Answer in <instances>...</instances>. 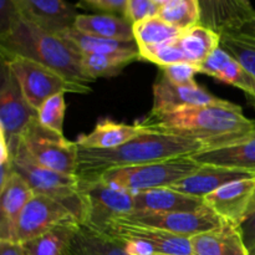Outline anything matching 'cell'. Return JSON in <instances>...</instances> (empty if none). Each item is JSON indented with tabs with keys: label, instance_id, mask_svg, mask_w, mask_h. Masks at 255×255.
I'll return each instance as SVG.
<instances>
[{
	"label": "cell",
	"instance_id": "obj_1",
	"mask_svg": "<svg viewBox=\"0 0 255 255\" xmlns=\"http://www.w3.org/2000/svg\"><path fill=\"white\" fill-rule=\"evenodd\" d=\"M138 124L148 131L198 141L204 148L226 146L255 132V120L248 119L242 107L231 101L186 107L168 114L149 112Z\"/></svg>",
	"mask_w": 255,
	"mask_h": 255
},
{
	"label": "cell",
	"instance_id": "obj_2",
	"mask_svg": "<svg viewBox=\"0 0 255 255\" xmlns=\"http://www.w3.org/2000/svg\"><path fill=\"white\" fill-rule=\"evenodd\" d=\"M203 148V144L194 139L148 131L117 148L79 147L76 176L82 181H96L102 173L111 169L189 157Z\"/></svg>",
	"mask_w": 255,
	"mask_h": 255
},
{
	"label": "cell",
	"instance_id": "obj_3",
	"mask_svg": "<svg viewBox=\"0 0 255 255\" xmlns=\"http://www.w3.org/2000/svg\"><path fill=\"white\" fill-rule=\"evenodd\" d=\"M0 51L1 57L20 56L39 62L75 84L94 82L84 71L81 55L60 35L45 31L22 16L9 34L0 37Z\"/></svg>",
	"mask_w": 255,
	"mask_h": 255
},
{
	"label": "cell",
	"instance_id": "obj_4",
	"mask_svg": "<svg viewBox=\"0 0 255 255\" xmlns=\"http://www.w3.org/2000/svg\"><path fill=\"white\" fill-rule=\"evenodd\" d=\"M201 167L202 164L197 163L191 156L177 157L141 166L111 169L102 173L97 179L115 188L136 193L171 187L176 182L196 173Z\"/></svg>",
	"mask_w": 255,
	"mask_h": 255
},
{
	"label": "cell",
	"instance_id": "obj_5",
	"mask_svg": "<svg viewBox=\"0 0 255 255\" xmlns=\"http://www.w3.org/2000/svg\"><path fill=\"white\" fill-rule=\"evenodd\" d=\"M12 167L14 172L29 183L35 194H42L59 201L82 223L85 207L80 194L77 176H69L42 167L30 156L21 142L12 156Z\"/></svg>",
	"mask_w": 255,
	"mask_h": 255
},
{
	"label": "cell",
	"instance_id": "obj_6",
	"mask_svg": "<svg viewBox=\"0 0 255 255\" xmlns=\"http://www.w3.org/2000/svg\"><path fill=\"white\" fill-rule=\"evenodd\" d=\"M19 82L20 89L30 106L36 111L50 97L57 94H89L90 85H80L69 81L54 70L36 61L20 56L1 57Z\"/></svg>",
	"mask_w": 255,
	"mask_h": 255
},
{
	"label": "cell",
	"instance_id": "obj_7",
	"mask_svg": "<svg viewBox=\"0 0 255 255\" xmlns=\"http://www.w3.org/2000/svg\"><path fill=\"white\" fill-rule=\"evenodd\" d=\"M30 156L45 168L76 176L79 163V146L64 134L41 126L39 120L30 124L20 138Z\"/></svg>",
	"mask_w": 255,
	"mask_h": 255
},
{
	"label": "cell",
	"instance_id": "obj_8",
	"mask_svg": "<svg viewBox=\"0 0 255 255\" xmlns=\"http://www.w3.org/2000/svg\"><path fill=\"white\" fill-rule=\"evenodd\" d=\"M79 186L85 207V217L81 224L104 232L112 219L127 216L134 211L133 193L131 192L115 188L101 179H79Z\"/></svg>",
	"mask_w": 255,
	"mask_h": 255
},
{
	"label": "cell",
	"instance_id": "obj_9",
	"mask_svg": "<svg viewBox=\"0 0 255 255\" xmlns=\"http://www.w3.org/2000/svg\"><path fill=\"white\" fill-rule=\"evenodd\" d=\"M37 111L25 99L19 82L4 61L0 74V136L6 141L11 157L20 144V138Z\"/></svg>",
	"mask_w": 255,
	"mask_h": 255
},
{
	"label": "cell",
	"instance_id": "obj_10",
	"mask_svg": "<svg viewBox=\"0 0 255 255\" xmlns=\"http://www.w3.org/2000/svg\"><path fill=\"white\" fill-rule=\"evenodd\" d=\"M122 218L186 238L217 228L224 221L208 206H204L196 212L134 211Z\"/></svg>",
	"mask_w": 255,
	"mask_h": 255
},
{
	"label": "cell",
	"instance_id": "obj_11",
	"mask_svg": "<svg viewBox=\"0 0 255 255\" xmlns=\"http://www.w3.org/2000/svg\"><path fill=\"white\" fill-rule=\"evenodd\" d=\"M67 222L79 221L72 212L59 201L42 194H35L26 204L17 222L15 243L21 244L36 238Z\"/></svg>",
	"mask_w": 255,
	"mask_h": 255
},
{
	"label": "cell",
	"instance_id": "obj_12",
	"mask_svg": "<svg viewBox=\"0 0 255 255\" xmlns=\"http://www.w3.org/2000/svg\"><path fill=\"white\" fill-rule=\"evenodd\" d=\"M104 232L119 241L142 242L151 247L154 254L192 255L189 238L176 236L154 227L136 223L122 217L112 219Z\"/></svg>",
	"mask_w": 255,
	"mask_h": 255
},
{
	"label": "cell",
	"instance_id": "obj_13",
	"mask_svg": "<svg viewBox=\"0 0 255 255\" xmlns=\"http://www.w3.org/2000/svg\"><path fill=\"white\" fill-rule=\"evenodd\" d=\"M199 24L219 35L243 31L255 21L251 0H197Z\"/></svg>",
	"mask_w": 255,
	"mask_h": 255
},
{
	"label": "cell",
	"instance_id": "obj_14",
	"mask_svg": "<svg viewBox=\"0 0 255 255\" xmlns=\"http://www.w3.org/2000/svg\"><path fill=\"white\" fill-rule=\"evenodd\" d=\"M229 101L214 96L199 85L179 86L159 74L153 85L151 114H168L177 110L208 105H226Z\"/></svg>",
	"mask_w": 255,
	"mask_h": 255
},
{
	"label": "cell",
	"instance_id": "obj_15",
	"mask_svg": "<svg viewBox=\"0 0 255 255\" xmlns=\"http://www.w3.org/2000/svg\"><path fill=\"white\" fill-rule=\"evenodd\" d=\"M20 14L27 21L51 34L60 35L74 27L76 7L66 0H15Z\"/></svg>",
	"mask_w": 255,
	"mask_h": 255
},
{
	"label": "cell",
	"instance_id": "obj_16",
	"mask_svg": "<svg viewBox=\"0 0 255 255\" xmlns=\"http://www.w3.org/2000/svg\"><path fill=\"white\" fill-rule=\"evenodd\" d=\"M255 196V176L231 182L204 197V203L222 219L239 224Z\"/></svg>",
	"mask_w": 255,
	"mask_h": 255
},
{
	"label": "cell",
	"instance_id": "obj_17",
	"mask_svg": "<svg viewBox=\"0 0 255 255\" xmlns=\"http://www.w3.org/2000/svg\"><path fill=\"white\" fill-rule=\"evenodd\" d=\"M202 166H216L255 176V132L226 146L204 148L192 154Z\"/></svg>",
	"mask_w": 255,
	"mask_h": 255
},
{
	"label": "cell",
	"instance_id": "obj_18",
	"mask_svg": "<svg viewBox=\"0 0 255 255\" xmlns=\"http://www.w3.org/2000/svg\"><path fill=\"white\" fill-rule=\"evenodd\" d=\"M34 196L29 183L16 172L0 187V241L15 243L17 222Z\"/></svg>",
	"mask_w": 255,
	"mask_h": 255
},
{
	"label": "cell",
	"instance_id": "obj_19",
	"mask_svg": "<svg viewBox=\"0 0 255 255\" xmlns=\"http://www.w3.org/2000/svg\"><path fill=\"white\" fill-rule=\"evenodd\" d=\"M189 241L192 255H248L239 226L228 221Z\"/></svg>",
	"mask_w": 255,
	"mask_h": 255
},
{
	"label": "cell",
	"instance_id": "obj_20",
	"mask_svg": "<svg viewBox=\"0 0 255 255\" xmlns=\"http://www.w3.org/2000/svg\"><path fill=\"white\" fill-rule=\"evenodd\" d=\"M199 70L201 74L242 90L255 104V76L222 47H218L206 61L202 62Z\"/></svg>",
	"mask_w": 255,
	"mask_h": 255
},
{
	"label": "cell",
	"instance_id": "obj_21",
	"mask_svg": "<svg viewBox=\"0 0 255 255\" xmlns=\"http://www.w3.org/2000/svg\"><path fill=\"white\" fill-rule=\"evenodd\" d=\"M133 201L134 211L196 212L206 206L203 198L181 193L169 187L136 192Z\"/></svg>",
	"mask_w": 255,
	"mask_h": 255
},
{
	"label": "cell",
	"instance_id": "obj_22",
	"mask_svg": "<svg viewBox=\"0 0 255 255\" xmlns=\"http://www.w3.org/2000/svg\"><path fill=\"white\" fill-rule=\"evenodd\" d=\"M248 177L253 176L244 173V172L223 168V167L202 166L196 173L176 182L169 188L181 192V193L188 194V196L204 198L209 193L217 191L218 188L231 183V182L238 181L242 178H248Z\"/></svg>",
	"mask_w": 255,
	"mask_h": 255
},
{
	"label": "cell",
	"instance_id": "obj_23",
	"mask_svg": "<svg viewBox=\"0 0 255 255\" xmlns=\"http://www.w3.org/2000/svg\"><path fill=\"white\" fill-rule=\"evenodd\" d=\"M146 132H148V129L141 126L138 122L134 125H126L105 119L97 122L90 133L79 136L76 143L82 148L112 149L127 143L134 137Z\"/></svg>",
	"mask_w": 255,
	"mask_h": 255
},
{
	"label": "cell",
	"instance_id": "obj_24",
	"mask_svg": "<svg viewBox=\"0 0 255 255\" xmlns=\"http://www.w3.org/2000/svg\"><path fill=\"white\" fill-rule=\"evenodd\" d=\"M74 27L85 34L119 41H133V24L114 14H79Z\"/></svg>",
	"mask_w": 255,
	"mask_h": 255
},
{
	"label": "cell",
	"instance_id": "obj_25",
	"mask_svg": "<svg viewBox=\"0 0 255 255\" xmlns=\"http://www.w3.org/2000/svg\"><path fill=\"white\" fill-rule=\"evenodd\" d=\"M60 36L80 55H139L138 45L133 41H119V40L104 39L95 35L85 34L75 27L66 30Z\"/></svg>",
	"mask_w": 255,
	"mask_h": 255
},
{
	"label": "cell",
	"instance_id": "obj_26",
	"mask_svg": "<svg viewBox=\"0 0 255 255\" xmlns=\"http://www.w3.org/2000/svg\"><path fill=\"white\" fill-rule=\"evenodd\" d=\"M67 255H129L122 243L105 232L79 224Z\"/></svg>",
	"mask_w": 255,
	"mask_h": 255
},
{
	"label": "cell",
	"instance_id": "obj_27",
	"mask_svg": "<svg viewBox=\"0 0 255 255\" xmlns=\"http://www.w3.org/2000/svg\"><path fill=\"white\" fill-rule=\"evenodd\" d=\"M79 222L60 224L42 236L20 244L24 255H67Z\"/></svg>",
	"mask_w": 255,
	"mask_h": 255
},
{
	"label": "cell",
	"instance_id": "obj_28",
	"mask_svg": "<svg viewBox=\"0 0 255 255\" xmlns=\"http://www.w3.org/2000/svg\"><path fill=\"white\" fill-rule=\"evenodd\" d=\"M182 49L192 64L201 65L218 47H221V35L203 25L198 24L182 31L178 36Z\"/></svg>",
	"mask_w": 255,
	"mask_h": 255
},
{
	"label": "cell",
	"instance_id": "obj_29",
	"mask_svg": "<svg viewBox=\"0 0 255 255\" xmlns=\"http://www.w3.org/2000/svg\"><path fill=\"white\" fill-rule=\"evenodd\" d=\"M139 59V55H81V64L87 76L96 81L100 77L117 76L127 65Z\"/></svg>",
	"mask_w": 255,
	"mask_h": 255
},
{
	"label": "cell",
	"instance_id": "obj_30",
	"mask_svg": "<svg viewBox=\"0 0 255 255\" xmlns=\"http://www.w3.org/2000/svg\"><path fill=\"white\" fill-rule=\"evenodd\" d=\"M221 47L255 76V34L251 31L221 35Z\"/></svg>",
	"mask_w": 255,
	"mask_h": 255
},
{
	"label": "cell",
	"instance_id": "obj_31",
	"mask_svg": "<svg viewBox=\"0 0 255 255\" xmlns=\"http://www.w3.org/2000/svg\"><path fill=\"white\" fill-rule=\"evenodd\" d=\"M182 31L163 19L156 16L139 20L133 24V35L137 45H158L177 39Z\"/></svg>",
	"mask_w": 255,
	"mask_h": 255
},
{
	"label": "cell",
	"instance_id": "obj_32",
	"mask_svg": "<svg viewBox=\"0 0 255 255\" xmlns=\"http://www.w3.org/2000/svg\"><path fill=\"white\" fill-rule=\"evenodd\" d=\"M157 15L184 31L199 24V5L197 0H171L159 7Z\"/></svg>",
	"mask_w": 255,
	"mask_h": 255
},
{
	"label": "cell",
	"instance_id": "obj_33",
	"mask_svg": "<svg viewBox=\"0 0 255 255\" xmlns=\"http://www.w3.org/2000/svg\"><path fill=\"white\" fill-rule=\"evenodd\" d=\"M138 52L139 59L153 62L159 67L179 62H191L179 44L178 37L158 45H142L138 46Z\"/></svg>",
	"mask_w": 255,
	"mask_h": 255
},
{
	"label": "cell",
	"instance_id": "obj_34",
	"mask_svg": "<svg viewBox=\"0 0 255 255\" xmlns=\"http://www.w3.org/2000/svg\"><path fill=\"white\" fill-rule=\"evenodd\" d=\"M66 112L65 94H57L47 99L37 111V120L40 125L56 133L64 134V120Z\"/></svg>",
	"mask_w": 255,
	"mask_h": 255
},
{
	"label": "cell",
	"instance_id": "obj_35",
	"mask_svg": "<svg viewBox=\"0 0 255 255\" xmlns=\"http://www.w3.org/2000/svg\"><path fill=\"white\" fill-rule=\"evenodd\" d=\"M161 74L173 84L179 86H196L198 85L194 80L197 74H201L199 65L191 62H179V64L169 65L161 67Z\"/></svg>",
	"mask_w": 255,
	"mask_h": 255
},
{
	"label": "cell",
	"instance_id": "obj_36",
	"mask_svg": "<svg viewBox=\"0 0 255 255\" xmlns=\"http://www.w3.org/2000/svg\"><path fill=\"white\" fill-rule=\"evenodd\" d=\"M159 7L153 0H127V19L134 24L139 20L156 16Z\"/></svg>",
	"mask_w": 255,
	"mask_h": 255
},
{
	"label": "cell",
	"instance_id": "obj_37",
	"mask_svg": "<svg viewBox=\"0 0 255 255\" xmlns=\"http://www.w3.org/2000/svg\"><path fill=\"white\" fill-rule=\"evenodd\" d=\"M21 14L15 0H0V37L9 34Z\"/></svg>",
	"mask_w": 255,
	"mask_h": 255
},
{
	"label": "cell",
	"instance_id": "obj_38",
	"mask_svg": "<svg viewBox=\"0 0 255 255\" xmlns=\"http://www.w3.org/2000/svg\"><path fill=\"white\" fill-rule=\"evenodd\" d=\"M239 229L242 232V237H243L244 244L248 251V255H255V196L246 217L239 224Z\"/></svg>",
	"mask_w": 255,
	"mask_h": 255
},
{
	"label": "cell",
	"instance_id": "obj_39",
	"mask_svg": "<svg viewBox=\"0 0 255 255\" xmlns=\"http://www.w3.org/2000/svg\"><path fill=\"white\" fill-rule=\"evenodd\" d=\"M94 9L105 14H114L127 19V0H81Z\"/></svg>",
	"mask_w": 255,
	"mask_h": 255
},
{
	"label": "cell",
	"instance_id": "obj_40",
	"mask_svg": "<svg viewBox=\"0 0 255 255\" xmlns=\"http://www.w3.org/2000/svg\"><path fill=\"white\" fill-rule=\"evenodd\" d=\"M0 255H24L20 244L0 241Z\"/></svg>",
	"mask_w": 255,
	"mask_h": 255
},
{
	"label": "cell",
	"instance_id": "obj_41",
	"mask_svg": "<svg viewBox=\"0 0 255 255\" xmlns=\"http://www.w3.org/2000/svg\"><path fill=\"white\" fill-rule=\"evenodd\" d=\"M153 1H154V4L157 5V6L161 7V6H163V5H166L167 2L171 1V0H153Z\"/></svg>",
	"mask_w": 255,
	"mask_h": 255
},
{
	"label": "cell",
	"instance_id": "obj_42",
	"mask_svg": "<svg viewBox=\"0 0 255 255\" xmlns=\"http://www.w3.org/2000/svg\"><path fill=\"white\" fill-rule=\"evenodd\" d=\"M153 255H163V254H153Z\"/></svg>",
	"mask_w": 255,
	"mask_h": 255
}]
</instances>
